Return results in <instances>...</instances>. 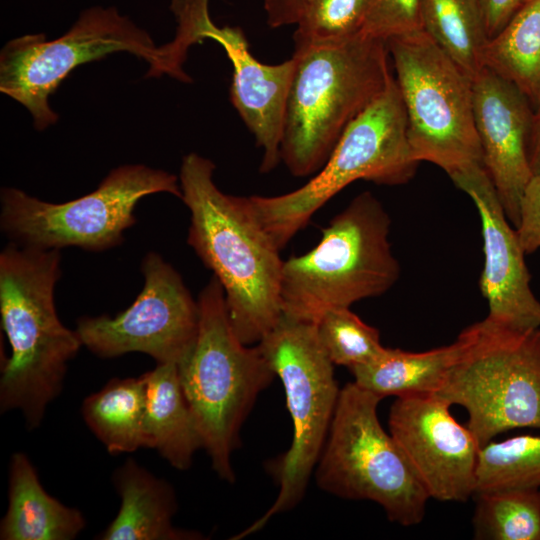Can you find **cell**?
I'll list each match as a JSON object with an SVG mask.
<instances>
[{"label": "cell", "instance_id": "1", "mask_svg": "<svg viewBox=\"0 0 540 540\" xmlns=\"http://www.w3.org/2000/svg\"><path fill=\"white\" fill-rule=\"evenodd\" d=\"M214 170L215 164L197 153L182 159L181 200L190 211L187 243L220 282L234 332L251 345L283 315L284 261L249 197L222 192Z\"/></svg>", "mask_w": 540, "mask_h": 540}, {"label": "cell", "instance_id": "2", "mask_svg": "<svg viewBox=\"0 0 540 540\" xmlns=\"http://www.w3.org/2000/svg\"><path fill=\"white\" fill-rule=\"evenodd\" d=\"M58 249L10 242L0 253V315L11 347L1 368V412L19 410L37 428L59 395L68 362L82 345L60 321L54 300L61 277Z\"/></svg>", "mask_w": 540, "mask_h": 540}, {"label": "cell", "instance_id": "3", "mask_svg": "<svg viewBox=\"0 0 540 540\" xmlns=\"http://www.w3.org/2000/svg\"><path fill=\"white\" fill-rule=\"evenodd\" d=\"M387 42L358 34L294 51L281 161L293 176L317 173L342 133L394 76Z\"/></svg>", "mask_w": 540, "mask_h": 540}, {"label": "cell", "instance_id": "4", "mask_svg": "<svg viewBox=\"0 0 540 540\" xmlns=\"http://www.w3.org/2000/svg\"><path fill=\"white\" fill-rule=\"evenodd\" d=\"M197 301L198 335L178 364V374L212 468L232 483L231 456L238 447L240 428L276 374L260 346L244 344L234 332L224 290L215 276Z\"/></svg>", "mask_w": 540, "mask_h": 540}, {"label": "cell", "instance_id": "5", "mask_svg": "<svg viewBox=\"0 0 540 540\" xmlns=\"http://www.w3.org/2000/svg\"><path fill=\"white\" fill-rule=\"evenodd\" d=\"M390 225L371 192L357 195L322 229L314 248L284 261L283 314L316 323L329 310L387 292L400 276Z\"/></svg>", "mask_w": 540, "mask_h": 540}, {"label": "cell", "instance_id": "6", "mask_svg": "<svg viewBox=\"0 0 540 540\" xmlns=\"http://www.w3.org/2000/svg\"><path fill=\"white\" fill-rule=\"evenodd\" d=\"M419 162L411 152L407 116L395 79L346 127L322 168L303 186L277 196H250L256 216L279 249L337 193L357 180L410 181Z\"/></svg>", "mask_w": 540, "mask_h": 540}, {"label": "cell", "instance_id": "7", "mask_svg": "<svg viewBox=\"0 0 540 540\" xmlns=\"http://www.w3.org/2000/svg\"><path fill=\"white\" fill-rule=\"evenodd\" d=\"M458 353L436 393L468 414L483 447L519 428L540 429V328L519 330L484 318L456 338Z\"/></svg>", "mask_w": 540, "mask_h": 540}, {"label": "cell", "instance_id": "8", "mask_svg": "<svg viewBox=\"0 0 540 540\" xmlns=\"http://www.w3.org/2000/svg\"><path fill=\"white\" fill-rule=\"evenodd\" d=\"M381 400L355 382L340 390L316 482L335 496L373 501L391 522L414 526L424 519L430 497L399 444L380 424Z\"/></svg>", "mask_w": 540, "mask_h": 540}, {"label": "cell", "instance_id": "9", "mask_svg": "<svg viewBox=\"0 0 540 540\" xmlns=\"http://www.w3.org/2000/svg\"><path fill=\"white\" fill-rule=\"evenodd\" d=\"M417 162L449 177L484 166L473 107V80L423 30L386 41Z\"/></svg>", "mask_w": 540, "mask_h": 540}, {"label": "cell", "instance_id": "10", "mask_svg": "<svg viewBox=\"0 0 540 540\" xmlns=\"http://www.w3.org/2000/svg\"><path fill=\"white\" fill-rule=\"evenodd\" d=\"M176 175L143 164L114 168L92 192L50 203L14 187L1 189L0 227L10 242L38 249L104 251L120 245L136 223L138 202L154 193L181 199Z\"/></svg>", "mask_w": 540, "mask_h": 540}, {"label": "cell", "instance_id": "11", "mask_svg": "<svg viewBox=\"0 0 540 540\" xmlns=\"http://www.w3.org/2000/svg\"><path fill=\"white\" fill-rule=\"evenodd\" d=\"M257 344L282 382L293 438L280 463L274 503L234 540L259 531L273 516L300 502L324 448L340 393L316 323L283 314Z\"/></svg>", "mask_w": 540, "mask_h": 540}, {"label": "cell", "instance_id": "12", "mask_svg": "<svg viewBox=\"0 0 540 540\" xmlns=\"http://www.w3.org/2000/svg\"><path fill=\"white\" fill-rule=\"evenodd\" d=\"M115 52L131 53L149 64L147 77L169 73L160 46L114 8L84 11L70 30L55 40L28 34L7 42L0 53V91L22 104L38 131L55 124L49 103L62 81L78 66Z\"/></svg>", "mask_w": 540, "mask_h": 540}, {"label": "cell", "instance_id": "13", "mask_svg": "<svg viewBox=\"0 0 540 540\" xmlns=\"http://www.w3.org/2000/svg\"><path fill=\"white\" fill-rule=\"evenodd\" d=\"M144 285L134 302L114 317L78 319L82 345L102 358L129 352L151 356L157 364H179L193 348L199 306L181 275L156 252L141 261Z\"/></svg>", "mask_w": 540, "mask_h": 540}, {"label": "cell", "instance_id": "14", "mask_svg": "<svg viewBox=\"0 0 540 540\" xmlns=\"http://www.w3.org/2000/svg\"><path fill=\"white\" fill-rule=\"evenodd\" d=\"M209 0H172L178 23L175 36L188 48L206 39L217 42L233 67L230 99L254 135L263 156L260 171L268 173L281 161V142L289 89L296 59L275 65L258 61L238 27H219L209 15Z\"/></svg>", "mask_w": 540, "mask_h": 540}, {"label": "cell", "instance_id": "15", "mask_svg": "<svg viewBox=\"0 0 540 540\" xmlns=\"http://www.w3.org/2000/svg\"><path fill=\"white\" fill-rule=\"evenodd\" d=\"M436 394L397 397L388 417L399 444L430 498L465 502L476 492L481 446Z\"/></svg>", "mask_w": 540, "mask_h": 540}, {"label": "cell", "instance_id": "16", "mask_svg": "<svg viewBox=\"0 0 540 540\" xmlns=\"http://www.w3.org/2000/svg\"><path fill=\"white\" fill-rule=\"evenodd\" d=\"M450 178L472 199L480 216L484 266L479 288L488 304L486 318L519 330L540 328V301L531 289L526 254L484 166Z\"/></svg>", "mask_w": 540, "mask_h": 540}, {"label": "cell", "instance_id": "17", "mask_svg": "<svg viewBox=\"0 0 540 540\" xmlns=\"http://www.w3.org/2000/svg\"><path fill=\"white\" fill-rule=\"evenodd\" d=\"M473 107L484 168L516 228L521 197L533 175L528 141L534 113L513 84L487 67L473 79Z\"/></svg>", "mask_w": 540, "mask_h": 540}, {"label": "cell", "instance_id": "18", "mask_svg": "<svg viewBox=\"0 0 540 540\" xmlns=\"http://www.w3.org/2000/svg\"><path fill=\"white\" fill-rule=\"evenodd\" d=\"M121 505L97 537L101 540H198L203 535L173 525L177 502L172 486L127 459L113 475Z\"/></svg>", "mask_w": 540, "mask_h": 540}, {"label": "cell", "instance_id": "19", "mask_svg": "<svg viewBox=\"0 0 540 540\" xmlns=\"http://www.w3.org/2000/svg\"><path fill=\"white\" fill-rule=\"evenodd\" d=\"M83 514L49 495L30 459L11 456L8 508L0 524L1 540H72L85 528Z\"/></svg>", "mask_w": 540, "mask_h": 540}, {"label": "cell", "instance_id": "20", "mask_svg": "<svg viewBox=\"0 0 540 540\" xmlns=\"http://www.w3.org/2000/svg\"><path fill=\"white\" fill-rule=\"evenodd\" d=\"M146 379L143 447L155 449L172 467L186 470L203 448L175 363L157 364Z\"/></svg>", "mask_w": 540, "mask_h": 540}, {"label": "cell", "instance_id": "21", "mask_svg": "<svg viewBox=\"0 0 540 540\" xmlns=\"http://www.w3.org/2000/svg\"><path fill=\"white\" fill-rule=\"evenodd\" d=\"M458 342L423 352L385 348L367 364L352 368L354 382L382 399L436 394L456 359Z\"/></svg>", "mask_w": 540, "mask_h": 540}, {"label": "cell", "instance_id": "22", "mask_svg": "<svg viewBox=\"0 0 540 540\" xmlns=\"http://www.w3.org/2000/svg\"><path fill=\"white\" fill-rule=\"evenodd\" d=\"M484 66L540 105V0L523 3L486 44Z\"/></svg>", "mask_w": 540, "mask_h": 540}, {"label": "cell", "instance_id": "23", "mask_svg": "<svg viewBox=\"0 0 540 540\" xmlns=\"http://www.w3.org/2000/svg\"><path fill=\"white\" fill-rule=\"evenodd\" d=\"M146 379L113 378L82 404V416L112 454L130 453L143 447Z\"/></svg>", "mask_w": 540, "mask_h": 540}, {"label": "cell", "instance_id": "24", "mask_svg": "<svg viewBox=\"0 0 540 540\" xmlns=\"http://www.w3.org/2000/svg\"><path fill=\"white\" fill-rule=\"evenodd\" d=\"M423 30L472 80L484 66L489 35L479 0H422Z\"/></svg>", "mask_w": 540, "mask_h": 540}, {"label": "cell", "instance_id": "25", "mask_svg": "<svg viewBox=\"0 0 540 540\" xmlns=\"http://www.w3.org/2000/svg\"><path fill=\"white\" fill-rule=\"evenodd\" d=\"M472 518L478 540H540V490L477 492Z\"/></svg>", "mask_w": 540, "mask_h": 540}, {"label": "cell", "instance_id": "26", "mask_svg": "<svg viewBox=\"0 0 540 540\" xmlns=\"http://www.w3.org/2000/svg\"><path fill=\"white\" fill-rule=\"evenodd\" d=\"M540 490V436L517 435L481 447L476 492Z\"/></svg>", "mask_w": 540, "mask_h": 540}, {"label": "cell", "instance_id": "27", "mask_svg": "<svg viewBox=\"0 0 540 540\" xmlns=\"http://www.w3.org/2000/svg\"><path fill=\"white\" fill-rule=\"evenodd\" d=\"M319 342L334 365L349 370L379 356L385 347L379 331L363 322L350 308H336L316 322Z\"/></svg>", "mask_w": 540, "mask_h": 540}, {"label": "cell", "instance_id": "28", "mask_svg": "<svg viewBox=\"0 0 540 540\" xmlns=\"http://www.w3.org/2000/svg\"><path fill=\"white\" fill-rule=\"evenodd\" d=\"M372 0H311L293 35L294 51L361 33Z\"/></svg>", "mask_w": 540, "mask_h": 540}, {"label": "cell", "instance_id": "29", "mask_svg": "<svg viewBox=\"0 0 540 540\" xmlns=\"http://www.w3.org/2000/svg\"><path fill=\"white\" fill-rule=\"evenodd\" d=\"M422 0H372L361 34L387 41L422 28Z\"/></svg>", "mask_w": 540, "mask_h": 540}, {"label": "cell", "instance_id": "30", "mask_svg": "<svg viewBox=\"0 0 540 540\" xmlns=\"http://www.w3.org/2000/svg\"><path fill=\"white\" fill-rule=\"evenodd\" d=\"M515 229L526 255L540 249V173L533 174L525 187Z\"/></svg>", "mask_w": 540, "mask_h": 540}, {"label": "cell", "instance_id": "31", "mask_svg": "<svg viewBox=\"0 0 540 540\" xmlns=\"http://www.w3.org/2000/svg\"><path fill=\"white\" fill-rule=\"evenodd\" d=\"M311 0H265L264 8L270 27L297 24Z\"/></svg>", "mask_w": 540, "mask_h": 540}, {"label": "cell", "instance_id": "32", "mask_svg": "<svg viewBox=\"0 0 540 540\" xmlns=\"http://www.w3.org/2000/svg\"><path fill=\"white\" fill-rule=\"evenodd\" d=\"M489 38L494 37L522 5V0H479Z\"/></svg>", "mask_w": 540, "mask_h": 540}, {"label": "cell", "instance_id": "33", "mask_svg": "<svg viewBox=\"0 0 540 540\" xmlns=\"http://www.w3.org/2000/svg\"><path fill=\"white\" fill-rule=\"evenodd\" d=\"M536 109L528 141V158L533 174L540 173V105Z\"/></svg>", "mask_w": 540, "mask_h": 540}, {"label": "cell", "instance_id": "34", "mask_svg": "<svg viewBox=\"0 0 540 540\" xmlns=\"http://www.w3.org/2000/svg\"><path fill=\"white\" fill-rule=\"evenodd\" d=\"M527 1H529V0H522V4L525 3V2H527Z\"/></svg>", "mask_w": 540, "mask_h": 540}]
</instances>
